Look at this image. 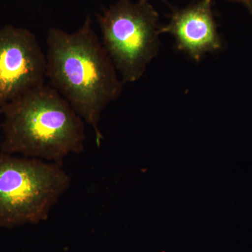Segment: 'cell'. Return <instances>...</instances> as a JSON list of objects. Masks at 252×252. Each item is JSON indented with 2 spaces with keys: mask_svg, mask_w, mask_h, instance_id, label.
<instances>
[{
  "mask_svg": "<svg viewBox=\"0 0 252 252\" xmlns=\"http://www.w3.org/2000/svg\"><path fill=\"white\" fill-rule=\"evenodd\" d=\"M46 56L26 28H0V109L45 85Z\"/></svg>",
  "mask_w": 252,
  "mask_h": 252,
  "instance_id": "obj_5",
  "label": "cell"
},
{
  "mask_svg": "<svg viewBox=\"0 0 252 252\" xmlns=\"http://www.w3.org/2000/svg\"><path fill=\"white\" fill-rule=\"evenodd\" d=\"M46 42V78L92 127L100 145L101 115L122 94L124 83L94 31L91 16L74 32L51 28Z\"/></svg>",
  "mask_w": 252,
  "mask_h": 252,
  "instance_id": "obj_1",
  "label": "cell"
},
{
  "mask_svg": "<svg viewBox=\"0 0 252 252\" xmlns=\"http://www.w3.org/2000/svg\"><path fill=\"white\" fill-rule=\"evenodd\" d=\"M0 114H1V109H0Z\"/></svg>",
  "mask_w": 252,
  "mask_h": 252,
  "instance_id": "obj_9",
  "label": "cell"
},
{
  "mask_svg": "<svg viewBox=\"0 0 252 252\" xmlns=\"http://www.w3.org/2000/svg\"><path fill=\"white\" fill-rule=\"evenodd\" d=\"M70 185L63 165L0 153V227L14 228L47 220Z\"/></svg>",
  "mask_w": 252,
  "mask_h": 252,
  "instance_id": "obj_3",
  "label": "cell"
},
{
  "mask_svg": "<svg viewBox=\"0 0 252 252\" xmlns=\"http://www.w3.org/2000/svg\"><path fill=\"white\" fill-rule=\"evenodd\" d=\"M230 1H236L244 5L252 17V0H230Z\"/></svg>",
  "mask_w": 252,
  "mask_h": 252,
  "instance_id": "obj_7",
  "label": "cell"
},
{
  "mask_svg": "<svg viewBox=\"0 0 252 252\" xmlns=\"http://www.w3.org/2000/svg\"><path fill=\"white\" fill-rule=\"evenodd\" d=\"M212 1L200 0L183 9L175 10L169 23L160 26L159 30L160 34L173 36L177 49L195 61L223 47L212 9Z\"/></svg>",
  "mask_w": 252,
  "mask_h": 252,
  "instance_id": "obj_6",
  "label": "cell"
},
{
  "mask_svg": "<svg viewBox=\"0 0 252 252\" xmlns=\"http://www.w3.org/2000/svg\"><path fill=\"white\" fill-rule=\"evenodd\" d=\"M159 14L146 0H118L98 16L102 44L123 82L138 81L160 49Z\"/></svg>",
  "mask_w": 252,
  "mask_h": 252,
  "instance_id": "obj_4",
  "label": "cell"
},
{
  "mask_svg": "<svg viewBox=\"0 0 252 252\" xmlns=\"http://www.w3.org/2000/svg\"><path fill=\"white\" fill-rule=\"evenodd\" d=\"M0 153L35 158L63 165L84 152L85 122L52 86L44 85L1 109Z\"/></svg>",
  "mask_w": 252,
  "mask_h": 252,
  "instance_id": "obj_2",
  "label": "cell"
},
{
  "mask_svg": "<svg viewBox=\"0 0 252 252\" xmlns=\"http://www.w3.org/2000/svg\"><path fill=\"white\" fill-rule=\"evenodd\" d=\"M146 1H151V0H146ZM161 1H164V0H161Z\"/></svg>",
  "mask_w": 252,
  "mask_h": 252,
  "instance_id": "obj_8",
  "label": "cell"
}]
</instances>
